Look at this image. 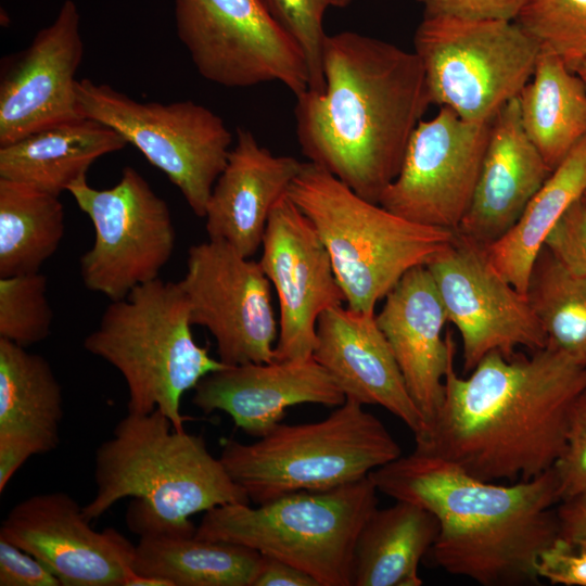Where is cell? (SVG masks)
<instances>
[{
	"label": "cell",
	"instance_id": "1",
	"mask_svg": "<svg viewBox=\"0 0 586 586\" xmlns=\"http://www.w3.org/2000/svg\"><path fill=\"white\" fill-rule=\"evenodd\" d=\"M453 356L442 406L415 451L486 482L514 483L553 468L570 408L586 390V366L547 344L530 355H486L460 377Z\"/></svg>",
	"mask_w": 586,
	"mask_h": 586
},
{
	"label": "cell",
	"instance_id": "2",
	"mask_svg": "<svg viewBox=\"0 0 586 586\" xmlns=\"http://www.w3.org/2000/svg\"><path fill=\"white\" fill-rule=\"evenodd\" d=\"M324 89L296 95L302 153L361 198L379 203L431 104L417 53L355 31L328 35Z\"/></svg>",
	"mask_w": 586,
	"mask_h": 586
},
{
	"label": "cell",
	"instance_id": "3",
	"mask_svg": "<svg viewBox=\"0 0 586 586\" xmlns=\"http://www.w3.org/2000/svg\"><path fill=\"white\" fill-rule=\"evenodd\" d=\"M378 492L435 515L433 563L483 586L539 584V555L559 536L553 468L526 481L486 482L442 458L412 451L368 475Z\"/></svg>",
	"mask_w": 586,
	"mask_h": 586
},
{
	"label": "cell",
	"instance_id": "4",
	"mask_svg": "<svg viewBox=\"0 0 586 586\" xmlns=\"http://www.w3.org/2000/svg\"><path fill=\"white\" fill-rule=\"evenodd\" d=\"M95 494L82 507L94 520L126 497L131 532L194 534L190 517L227 504H250L202 435L176 430L158 409L119 420L95 451Z\"/></svg>",
	"mask_w": 586,
	"mask_h": 586
},
{
	"label": "cell",
	"instance_id": "5",
	"mask_svg": "<svg viewBox=\"0 0 586 586\" xmlns=\"http://www.w3.org/2000/svg\"><path fill=\"white\" fill-rule=\"evenodd\" d=\"M288 195L324 244L346 306L364 313H374L406 272L430 264L456 234L361 198L311 162L303 163Z\"/></svg>",
	"mask_w": 586,
	"mask_h": 586
},
{
	"label": "cell",
	"instance_id": "6",
	"mask_svg": "<svg viewBox=\"0 0 586 586\" xmlns=\"http://www.w3.org/2000/svg\"><path fill=\"white\" fill-rule=\"evenodd\" d=\"M191 327L179 282L157 278L111 301L84 348L120 372L128 388L127 412L158 409L183 431L182 395L227 366L194 341Z\"/></svg>",
	"mask_w": 586,
	"mask_h": 586
},
{
	"label": "cell",
	"instance_id": "7",
	"mask_svg": "<svg viewBox=\"0 0 586 586\" xmlns=\"http://www.w3.org/2000/svg\"><path fill=\"white\" fill-rule=\"evenodd\" d=\"M346 399L316 422L279 423L253 443L220 441L219 459L251 502L359 481L402 456L383 422Z\"/></svg>",
	"mask_w": 586,
	"mask_h": 586
},
{
	"label": "cell",
	"instance_id": "8",
	"mask_svg": "<svg viewBox=\"0 0 586 586\" xmlns=\"http://www.w3.org/2000/svg\"><path fill=\"white\" fill-rule=\"evenodd\" d=\"M369 476L326 491H301L266 504H227L204 512L195 535L282 560L319 586H352L354 551L378 507Z\"/></svg>",
	"mask_w": 586,
	"mask_h": 586
},
{
	"label": "cell",
	"instance_id": "9",
	"mask_svg": "<svg viewBox=\"0 0 586 586\" xmlns=\"http://www.w3.org/2000/svg\"><path fill=\"white\" fill-rule=\"evenodd\" d=\"M415 52L431 103L487 122L531 79L539 43L515 21L424 15Z\"/></svg>",
	"mask_w": 586,
	"mask_h": 586
},
{
	"label": "cell",
	"instance_id": "10",
	"mask_svg": "<svg viewBox=\"0 0 586 586\" xmlns=\"http://www.w3.org/2000/svg\"><path fill=\"white\" fill-rule=\"evenodd\" d=\"M76 94L86 117L119 132L167 176L198 217L205 216L232 144L219 115L191 100L139 102L87 78L77 80Z\"/></svg>",
	"mask_w": 586,
	"mask_h": 586
},
{
	"label": "cell",
	"instance_id": "11",
	"mask_svg": "<svg viewBox=\"0 0 586 586\" xmlns=\"http://www.w3.org/2000/svg\"><path fill=\"white\" fill-rule=\"evenodd\" d=\"M175 24L199 74L228 87L279 81L308 90L305 55L265 0H175Z\"/></svg>",
	"mask_w": 586,
	"mask_h": 586
},
{
	"label": "cell",
	"instance_id": "12",
	"mask_svg": "<svg viewBox=\"0 0 586 586\" xmlns=\"http://www.w3.org/2000/svg\"><path fill=\"white\" fill-rule=\"evenodd\" d=\"M67 192L94 227V242L79 259L88 290L117 301L158 278L171 258L176 231L167 203L138 170L125 167L109 189L92 188L84 176Z\"/></svg>",
	"mask_w": 586,
	"mask_h": 586
},
{
	"label": "cell",
	"instance_id": "13",
	"mask_svg": "<svg viewBox=\"0 0 586 586\" xmlns=\"http://www.w3.org/2000/svg\"><path fill=\"white\" fill-rule=\"evenodd\" d=\"M190 307L192 326L214 336L227 366L271 362L279 335L270 281L259 262L230 244L208 239L190 246L178 281Z\"/></svg>",
	"mask_w": 586,
	"mask_h": 586
},
{
	"label": "cell",
	"instance_id": "14",
	"mask_svg": "<svg viewBox=\"0 0 586 586\" xmlns=\"http://www.w3.org/2000/svg\"><path fill=\"white\" fill-rule=\"evenodd\" d=\"M493 119L470 122L447 106L421 119L379 204L411 221L456 231L477 182Z\"/></svg>",
	"mask_w": 586,
	"mask_h": 586
},
{
	"label": "cell",
	"instance_id": "15",
	"mask_svg": "<svg viewBox=\"0 0 586 586\" xmlns=\"http://www.w3.org/2000/svg\"><path fill=\"white\" fill-rule=\"evenodd\" d=\"M426 268L448 322L460 333L464 373L492 352L511 356L519 347L535 352L547 346V335L526 295L491 266L485 247L456 232L450 245Z\"/></svg>",
	"mask_w": 586,
	"mask_h": 586
},
{
	"label": "cell",
	"instance_id": "16",
	"mask_svg": "<svg viewBox=\"0 0 586 586\" xmlns=\"http://www.w3.org/2000/svg\"><path fill=\"white\" fill-rule=\"evenodd\" d=\"M258 262L279 302L275 360L311 358L320 315L345 296L324 244L288 193L270 213Z\"/></svg>",
	"mask_w": 586,
	"mask_h": 586
},
{
	"label": "cell",
	"instance_id": "17",
	"mask_svg": "<svg viewBox=\"0 0 586 586\" xmlns=\"http://www.w3.org/2000/svg\"><path fill=\"white\" fill-rule=\"evenodd\" d=\"M90 522L67 493H42L9 511L0 538L38 559L61 586H126L135 545L114 528L95 531Z\"/></svg>",
	"mask_w": 586,
	"mask_h": 586
},
{
	"label": "cell",
	"instance_id": "18",
	"mask_svg": "<svg viewBox=\"0 0 586 586\" xmlns=\"http://www.w3.org/2000/svg\"><path fill=\"white\" fill-rule=\"evenodd\" d=\"M79 12L65 0L30 44L4 59L0 75V146L86 116L75 79L84 55Z\"/></svg>",
	"mask_w": 586,
	"mask_h": 586
},
{
	"label": "cell",
	"instance_id": "19",
	"mask_svg": "<svg viewBox=\"0 0 586 586\" xmlns=\"http://www.w3.org/2000/svg\"><path fill=\"white\" fill-rule=\"evenodd\" d=\"M193 390L192 403L204 413L224 411L237 428L257 438L281 423L291 406L337 407L346 400L313 357L226 366L202 378Z\"/></svg>",
	"mask_w": 586,
	"mask_h": 586
},
{
	"label": "cell",
	"instance_id": "20",
	"mask_svg": "<svg viewBox=\"0 0 586 586\" xmlns=\"http://www.w3.org/2000/svg\"><path fill=\"white\" fill-rule=\"evenodd\" d=\"M313 358L324 368L346 399L379 405L400 419L415 436L424 430L392 348L375 313L341 305L323 311L317 322Z\"/></svg>",
	"mask_w": 586,
	"mask_h": 586
},
{
	"label": "cell",
	"instance_id": "21",
	"mask_svg": "<svg viewBox=\"0 0 586 586\" xmlns=\"http://www.w3.org/2000/svg\"><path fill=\"white\" fill-rule=\"evenodd\" d=\"M375 319L423 418L424 432L442 406L447 366L455 356L451 335H443L447 315L426 266L402 277Z\"/></svg>",
	"mask_w": 586,
	"mask_h": 586
},
{
	"label": "cell",
	"instance_id": "22",
	"mask_svg": "<svg viewBox=\"0 0 586 586\" xmlns=\"http://www.w3.org/2000/svg\"><path fill=\"white\" fill-rule=\"evenodd\" d=\"M552 170L528 139L518 97L495 115L470 205L456 232L487 247L518 221Z\"/></svg>",
	"mask_w": 586,
	"mask_h": 586
},
{
	"label": "cell",
	"instance_id": "23",
	"mask_svg": "<svg viewBox=\"0 0 586 586\" xmlns=\"http://www.w3.org/2000/svg\"><path fill=\"white\" fill-rule=\"evenodd\" d=\"M235 137L206 205L205 229L208 239L225 241L251 258L262 247L272 208L288 193L303 162L273 155L249 129L238 127Z\"/></svg>",
	"mask_w": 586,
	"mask_h": 586
},
{
	"label": "cell",
	"instance_id": "24",
	"mask_svg": "<svg viewBox=\"0 0 586 586\" xmlns=\"http://www.w3.org/2000/svg\"><path fill=\"white\" fill-rule=\"evenodd\" d=\"M63 416L49 361L0 339V493L29 457L59 446Z\"/></svg>",
	"mask_w": 586,
	"mask_h": 586
},
{
	"label": "cell",
	"instance_id": "25",
	"mask_svg": "<svg viewBox=\"0 0 586 586\" xmlns=\"http://www.w3.org/2000/svg\"><path fill=\"white\" fill-rule=\"evenodd\" d=\"M128 142L110 126L80 118L0 146V178L60 195L101 156Z\"/></svg>",
	"mask_w": 586,
	"mask_h": 586
},
{
	"label": "cell",
	"instance_id": "26",
	"mask_svg": "<svg viewBox=\"0 0 586 586\" xmlns=\"http://www.w3.org/2000/svg\"><path fill=\"white\" fill-rule=\"evenodd\" d=\"M373 510L357 537L352 586H421L418 568L440 531L425 508L406 500Z\"/></svg>",
	"mask_w": 586,
	"mask_h": 586
},
{
	"label": "cell",
	"instance_id": "27",
	"mask_svg": "<svg viewBox=\"0 0 586 586\" xmlns=\"http://www.w3.org/2000/svg\"><path fill=\"white\" fill-rule=\"evenodd\" d=\"M263 562L255 549L194 534H156L135 545L132 570L169 586H254Z\"/></svg>",
	"mask_w": 586,
	"mask_h": 586
},
{
	"label": "cell",
	"instance_id": "28",
	"mask_svg": "<svg viewBox=\"0 0 586 586\" xmlns=\"http://www.w3.org/2000/svg\"><path fill=\"white\" fill-rule=\"evenodd\" d=\"M586 192V136L531 199L518 221L485 247L491 266L526 295L535 260L566 209Z\"/></svg>",
	"mask_w": 586,
	"mask_h": 586
},
{
	"label": "cell",
	"instance_id": "29",
	"mask_svg": "<svg viewBox=\"0 0 586 586\" xmlns=\"http://www.w3.org/2000/svg\"><path fill=\"white\" fill-rule=\"evenodd\" d=\"M523 128L553 170L586 136V84L540 48L533 75L518 95Z\"/></svg>",
	"mask_w": 586,
	"mask_h": 586
},
{
	"label": "cell",
	"instance_id": "30",
	"mask_svg": "<svg viewBox=\"0 0 586 586\" xmlns=\"http://www.w3.org/2000/svg\"><path fill=\"white\" fill-rule=\"evenodd\" d=\"M64 234L58 195L0 178V278L39 271Z\"/></svg>",
	"mask_w": 586,
	"mask_h": 586
},
{
	"label": "cell",
	"instance_id": "31",
	"mask_svg": "<svg viewBox=\"0 0 586 586\" xmlns=\"http://www.w3.org/2000/svg\"><path fill=\"white\" fill-rule=\"evenodd\" d=\"M526 297L547 344L586 366V276L570 272L543 247L531 272Z\"/></svg>",
	"mask_w": 586,
	"mask_h": 586
},
{
	"label": "cell",
	"instance_id": "32",
	"mask_svg": "<svg viewBox=\"0 0 586 586\" xmlns=\"http://www.w3.org/2000/svg\"><path fill=\"white\" fill-rule=\"evenodd\" d=\"M514 21L574 73L586 61V0H525Z\"/></svg>",
	"mask_w": 586,
	"mask_h": 586
},
{
	"label": "cell",
	"instance_id": "33",
	"mask_svg": "<svg viewBox=\"0 0 586 586\" xmlns=\"http://www.w3.org/2000/svg\"><path fill=\"white\" fill-rule=\"evenodd\" d=\"M47 286L40 271L0 278V339L27 348L50 335L53 311Z\"/></svg>",
	"mask_w": 586,
	"mask_h": 586
},
{
	"label": "cell",
	"instance_id": "34",
	"mask_svg": "<svg viewBox=\"0 0 586 586\" xmlns=\"http://www.w3.org/2000/svg\"><path fill=\"white\" fill-rule=\"evenodd\" d=\"M269 10L302 49L308 67V89H324L322 54L327 34L323 15L329 0H265Z\"/></svg>",
	"mask_w": 586,
	"mask_h": 586
},
{
	"label": "cell",
	"instance_id": "35",
	"mask_svg": "<svg viewBox=\"0 0 586 586\" xmlns=\"http://www.w3.org/2000/svg\"><path fill=\"white\" fill-rule=\"evenodd\" d=\"M553 470L560 502L586 494V390L570 408L564 447Z\"/></svg>",
	"mask_w": 586,
	"mask_h": 586
},
{
	"label": "cell",
	"instance_id": "36",
	"mask_svg": "<svg viewBox=\"0 0 586 586\" xmlns=\"http://www.w3.org/2000/svg\"><path fill=\"white\" fill-rule=\"evenodd\" d=\"M570 272L586 276V203L575 201L557 222L545 245Z\"/></svg>",
	"mask_w": 586,
	"mask_h": 586
},
{
	"label": "cell",
	"instance_id": "37",
	"mask_svg": "<svg viewBox=\"0 0 586 586\" xmlns=\"http://www.w3.org/2000/svg\"><path fill=\"white\" fill-rule=\"evenodd\" d=\"M536 573L552 585L586 586V542L559 536L539 555Z\"/></svg>",
	"mask_w": 586,
	"mask_h": 586
},
{
	"label": "cell",
	"instance_id": "38",
	"mask_svg": "<svg viewBox=\"0 0 586 586\" xmlns=\"http://www.w3.org/2000/svg\"><path fill=\"white\" fill-rule=\"evenodd\" d=\"M0 586H61V583L34 556L0 538Z\"/></svg>",
	"mask_w": 586,
	"mask_h": 586
},
{
	"label": "cell",
	"instance_id": "39",
	"mask_svg": "<svg viewBox=\"0 0 586 586\" xmlns=\"http://www.w3.org/2000/svg\"><path fill=\"white\" fill-rule=\"evenodd\" d=\"M424 15L514 21L525 0H418Z\"/></svg>",
	"mask_w": 586,
	"mask_h": 586
},
{
	"label": "cell",
	"instance_id": "40",
	"mask_svg": "<svg viewBox=\"0 0 586 586\" xmlns=\"http://www.w3.org/2000/svg\"><path fill=\"white\" fill-rule=\"evenodd\" d=\"M254 586H319L306 572L277 558L263 555Z\"/></svg>",
	"mask_w": 586,
	"mask_h": 586
},
{
	"label": "cell",
	"instance_id": "41",
	"mask_svg": "<svg viewBox=\"0 0 586 586\" xmlns=\"http://www.w3.org/2000/svg\"><path fill=\"white\" fill-rule=\"evenodd\" d=\"M560 537L586 542V494L561 501L557 507Z\"/></svg>",
	"mask_w": 586,
	"mask_h": 586
},
{
	"label": "cell",
	"instance_id": "42",
	"mask_svg": "<svg viewBox=\"0 0 586 586\" xmlns=\"http://www.w3.org/2000/svg\"><path fill=\"white\" fill-rule=\"evenodd\" d=\"M353 0H329L330 7L344 8L348 5Z\"/></svg>",
	"mask_w": 586,
	"mask_h": 586
},
{
	"label": "cell",
	"instance_id": "43",
	"mask_svg": "<svg viewBox=\"0 0 586 586\" xmlns=\"http://www.w3.org/2000/svg\"><path fill=\"white\" fill-rule=\"evenodd\" d=\"M575 73L581 77V78H586V61L579 65L577 67V69L575 71Z\"/></svg>",
	"mask_w": 586,
	"mask_h": 586
},
{
	"label": "cell",
	"instance_id": "44",
	"mask_svg": "<svg viewBox=\"0 0 586 586\" xmlns=\"http://www.w3.org/2000/svg\"><path fill=\"white\" fill-rule=\"evenodd\" d=\"M582 199H583L584 202L586 203V192L584 193V195L582 196Z\"/></svg>",
	"mask_w": 586,
	"mask_h": 586
},
{
	"label": "cell",
	"instance_id": "45",
	"mask_svg": "<svg viewBox=\"0 0 586 586\" xmlns=\"http://www.w3.org/2000/svg\"><path fill=\"white\" fill-rule=\"evenodd\" d=\"M582 79H583V80L585 81V84H586V78H582Z\"/></svg>",
	"mask_w": 586,
	"mask_h": 586
}]
</instances>
